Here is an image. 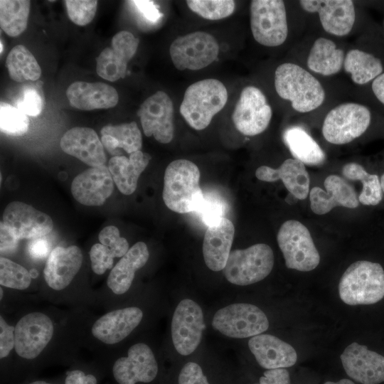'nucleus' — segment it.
<instances>
[{"mask_svg": "<svg viewBox=\"0 0 384 384\" xmlns=\"http://www.w3.org/2000/svg\"><path fill=\"white\" fill-rule=\"evenodd\" d=\"M200 176L198 166L186 159H177L167 166L162 196L169 209L181 214L197 210L204 198Z\"/></svg>", "mask_w": 384, "mask_h": 384, "instance_id": "f257e3e1", "label": "nucleus"}, {"mask_svg": "<svg viewBox=\"0 0 384 384\" xmlns=\"http://www.w3.org/2000/svg\"><path fill=\"white\" fill-rule=\"evenodd\" d=\"M274 87L278 95L290 101L293 109L304 113L320 107L325 91L319 81L301 66L285 63L274 73Z\"/></svg>", "mask_w": 384, "mask_h": 384, "instance_id": "f03ea898", "label": "nucleus"}, {"mask_svg": "<svg viewBox=\"0 0 384 384\" xmlns=\"http://www.w3.org/2000/svg\"><path fill=\"white\" fill-rule=\"evenodd\" d=\"M341 299L348 305L373 304L384 297V270L377 263L359 260L351 264L338 284Z\"/></svg>", "mask_w": 384, "mask_h": 384, "instance_id": "7ed1b4c3", "label": "nucleus"}, {"mask_svg": "<svg viewBox=\"0 0 384 384\" xmlns=\"http://www.w3.org/2000/svg\"><path fill=\"white\" fill-rule=\"evenodd\" d=\"M228 100L225 85L216 79L202 80L191 84L185 91L180 113L194 129L202 130L210 123Z\"/></svg>", "mask_w": 384, "mask_h": 384, "instance_id": "20e7f679", "label": "nucleus"}, {"mask_svg": "<svg viewBox=\"0 0 384 384\" xmlns=\"http://www.w3.org/2000/svg\"><path fill=\"white\" fill-rule=\"evenodd\" d=\"M274 265V254L267 244L257 243L246 249L231 251L223 270L226 279L245 286L265 279Z\"/></svg>", "mask_w": 384, "mask_h": 384, "instance_id": "39448f33", "label": "nucleus"}, {"mask_svg": "<svg viewBox=\"0 0 384 384\" xmlns=\"http://www.w3.org/2000/svg\"><path fill=\"white\" fill-rule=\"evenodd\" d=\"M277 240L287 268L309 272L319 265V253L309 230L299 221H285L278 231Z\"/></svg>", "mask_w": 384, "mask_h": 384, "instance_id": "423d86ee", "label": "nucleus"}, {"mask_svg": "<svg viewBox=\"0 0 384 384\" xmlns=\"http://www.w3.org/2000/svg\"><path fill=\"white\" fill-rule=\"evenodd\" d=\"M250 28L260 44L276 47L288 36L285 5L281 0H254L250 3Z\"/></svg>", "mask_w": 384, "mask_h": 384, "instance_id": "0eeeda50", "label": "nucleus"}, {"mask_svg": "<svg viewBox=\"0 0 384 384\" xmlns=\"http://www.w3.org/2000/svg\"><path fill=\"white\" fill-rule=\"evenodd\" d=\"M370 119V112L366 106L343 103L328 112L323 122L322 134L331 144H348L366 131Z\"/></svg>", "mask_w": 384, "mask_h": 384, "instance_id": "6e6552de", "label": "nucleus"}, {"mask_svg": "<svg viewBox=\"0 0 384 384\" xmlns=\"http://www.w3.org/2000/svg\"><path fill=\"white\" fill-rule=\"evenodd\" d=\"M212 326L226 336L244 338L265 331L269 321L257 306L235 303L219 309L213 316Z\"/></svg>", "mask_w": 384, "mask_h": 384, "instance_id": "1a4fd4ad", "label": "nucleus"}, {"mask_svg": "<svg viewBox=\"0 0 384 384\" xmlns=\"http://www.w3.org/2000/svg\"><path fill=\"white\" fill-rule=\"evenodd\" d=\"M169 53L178 70H198L217 58L219 46L210 34L196 31L176 38L170 46Z\"/></svg>", "mask_w": 384, "mask_h": 384, "instance_id": "9d476101", "label": "nucleus"}, {"mask_svg": "<svg viewBox=\"0 0 384 384\" xmlns=\"http://www.w3.org/2000/svg\"><path fill=\"white\" fill-rule=\"evenodd\" d=\"M272 115V108L263 92L255 86H247L241 91L232 119L240 133L255 136L267 128Z\"/></svg>", "mask_w": 384, "mask_h": 384, "instance_id": "9b49d317", "label": "nucleus"}, {"mask_svg": "<svg viewBox=\"0 0 384 384\" xmlns=\"http://www.w3.org/2000/svg\"><path fill=\"white\" fill-rule=\"evenodd\" d=\"M205 329L203 313L193 300L185 299L177 305L171 321V337L178 353L188 356L201 343Z\"/></svg>", "mask_w": 384, "mask_h": 384, "instance_id": "f8f14e48", "label": "nucleus"}, {"mask_svg": "<svg viewBox=\"0 0 384 384\" xmlns=\"http://www.w3.org/2000/svg\"><path fill=\"white\" fill-rule=\"evenodd\" d=\"M54 326L51 319L41 312L23 316L15 326V351L21 358H37L51 340Z\"/></svg>", "mask_w": 384, "mask_h": 384, "instance_id": "ddd939ff", "label": "nucleus"}, {"mask_svg": "<svg viewBox=\"0 0 384 384\" xmlns=\"http://www.w3.org/2000/svg\"><path fill=\"white\" fill-rule=\"evenodd\" d=\"M1 223L18 240L41 238L53 228L48 215L20 201H13L6 206Z\"/></svg>", "mask_w": 384, "mask_h": 384, "instance_id": "4468645a", "label": "nucleus"}, {"mask_svg": "<svg viewBox=\"0 0 384 384\" xmlns=\"http://www.w3.org/2000/svg\"><path fill=\"white\" fill-rule=\"evenodd\" d=\"M157 373L155 356L144 343L132 346L127 356L117 359L112 367V375L117 384L149 383Z\"/></svg>", "mask_w": 384, "mask_h": 384, "instance_id": "2eb2a0df", "label": "nucleus"}, {"mask_svg": "<svg viewBox=\"0 0 384 384\" xmlns=\"http://www.w3.org/2000/svg\"><path fill=\"white\" fill-rule=\"evenodd\" d=\"M137 114L146 137L153 136L161 144H168L173 139L174 105L166 92L159 91L146 99Z\"/></svg>", "mask_w": 384, "mask_h": 384, "instance_id": "dca6fc26", "label": "nucleus"}, {"mask_svg": "<svg viewBox=\"0 0 384 384\" xmlns=\"http://www.w3.org/2000/svg\"><path fill=\"white\" fill-rule=\"evenodd\" d=\"M341 361L346 374L361 384L384 382V356L366 346L351 343L341 355Z\"/></svg>", "mask_w": 384, "mask_h": 384, "instance_id": "f3484780", "label": "nucleus"}, {"mask_svg": "<svg viewBox=\"0 0 384 384\" xmlns=\"http://www.w3.org/2000/svg\"><path fill=\"white\" fill-rule=\"evenodd\" d=\"M139 39L127 31L115 34L111 47L104 48L97 58V74L108 81L114 82L124 78L128 62L134 55Z\"/></svg>", "mask_w": 384, "mask_h": 384, "instance_id": "a211bd4d", "label": "nucleus"}, {"mask_svg": "<svg viewBox=\"0 0 384 384\" xmlns=\"http://www.w3.org/2000/svg\"><path fill=\"white\" fill-rule=\"evenodd\" d=\"M299 4L307 12L318 13L322 28L330 34L343 36L353 28L356 11L351 0H302Z\"/></svg>", "mask_w": 384, "mask_h": 384, "instance_id": "6ab92c4d", "label": "nucleus"}, {"mask_svg": "<svg viewBox=\"0 0 384 384\" xmlns=\"http://www.w3.org/2000/svg\"><path fill=\"white\" fill-rule=\"evenodd\" d=\"M113 182L109 168L104 165L91 167L75 177L71 193L81 204L99 206L112 193Z\"/></svg>", "mask_w": 384, "mask_h": 384, "instance_id": "aec40b11", "label": "nucleus"}, {"mask_svg": "<svg viewBox=\"0 0 384 384\" xmlns=\"http://www.w3.org/2000/svg\"><path fill=\"white\" fill-rule=\"evenodd\" d=\"M324 185L326 191L315 186L309 192L310 207L314 213L324 215L336 206L348 208L358 206L356 192L343 178L330 175L324 180Z\"/></svg>", "mask_w": 384, "mask_h": 384, "instance_id": "412c9836", "label": "nucleus"}, {"mask_svg": "<svg viewBox=\"0 0 384 384\" xmlns=\"http://www.w3.org/2000/svg\"><path fill=\"white\" fill-rule=\"evenodd\" d=\"M142 311L136 306L110 311L95 321L92 334L106 344H115L128 336L140 324Z\"/></svg>", "mask_w": 384, "mask_h": 384, "instance_id": "4be33fe9", "label": "nucleus"}, {"mask_svg": "<svg viewBox=\"0 0 384 384\" xmlns=\"http://www.w3.org/2000/svg\"><path fill=\"white\" fill-rule=\"evenodd\" d=\"M82 253L76 245L57 247L48 255L43 275L47 284L55 290L67 287L80 270Z\"/></svg>", "mask_w": 384, "mask_h": 384, "instance_id": "5701e85b", "label": "nucleus"}, {"mask_svg": "<svg viewBox=\"0 0 384 384\" xmlns=\"http://www.w3.org/2000/svg\"><path fill=\"white\" fill-rule=\"evenodd\" d=\"M61 149L91 167L104 165L107 158L104 146L96 132L89 127H73L60 141Z\"/></svg>", "mask_w": 384, "mask_h": 384, "instance_id": "b1692460", "label": "nucleus"}, {"mask_svg": "<svg viewBox=\"0 0 384 384\" xmlns=\"http://www.w3.org/2000/svg\"><path fill=\"white\" fill-rule=\"evenodd\" d=\"M234 235V225L225 217L208 226L203 238V255L210 270H223L231 252Z\"/></svg>", "mask_w": 384, "mask_h": 384, "instance_id": "393cba45", "label": "nucleus"}, {"mask_svg": "<svg viewBox=\"0 0 384 384\" xmlns=\"http://www.w3.org/2000/svg\"><path fill=\"white\" fill-rule=\"evenodd\" d=\"M248 346L259 365L267 370L291 367L297 360L294 348L273 335L254 336Z\"/></svg>", "mask_w": 384, "mask_h": 384, "instance_id": "a878e982", "label": "nucleus"}, {"mask_svg": "<svg viewBox=\"0 0 384 384\" xmlns=\"http://www.w3.org/2000/svg\"><path fill=\"white\" fill-rule=\"evenodd\" d=\"M262 181L282 180L288 191L298 200L305 199L309 192V176L304 164L296 159H286L277 169L261 166L255 171Z\"/></svg>", "mask_w": 384, "mask_h": 384, "instance_id": "bb28decb", "label": "nucleus"}, {"mask_svg": "<svg viewBox=\"0 0 384 384\" xmlns=\"http://www.w3.org/2000/svg\"><path fill=\"white\" fill-rule=\"evenodd\" d=\"M66 96L72 107L81 110L111 108L119 100L117 90L101 82H74L68 87Z\"/></svg>", "mask_w": 384, "mask_h": 384, "instance_id": "cd10ccee", "label": "nucleus"}, {"mask_svg": "<svg viewBox=\"0 0 384 384\" xmlns=\"http://www.w3.org/2000/svg\"><path fill=\"white\" fill-rule=\"evenodd\" d=\"M149 252L146 245L138 242L131 247L112 269L107 284L115 294H122L129 290L135 272L147 262Z\"/></svg>", "mask_w": 384, "mask_h": 384, "instance_id": "c85d7f7f", "label": "nucleus"}, {"mask_svg": "<svg viewBox=\"0 0 384 384\" xmlns=\"http://www.w3.org/2000/svg\"><path fill=\"white\" fill-rule=\"evenodd\" d=\"M151 156L142 151L124 156H113L109 161L108 168L114 183L119 191L124 195L133 193L137 186L140 174L144 171Z\"/></svg>", "mask_w": 384, "mask_h": 384, "instance_id": "c756f323", "label": "nucleus"}, {"mask_svg": "<svg viewBox=\"0 0 384 384\" xmlns=\"http://www.w3.org/2000/svg\"><path fill=\"white\" fill-rule=\"evenodd\" d=\"M345 55L334 41L326 38H317L307 58V66L311 71L324 76L338 73L343 66Z\"/></svg>", "mask_w": 384, "mask_h": 384, "instance_id": "7c9ffc66", "label": "nucleus"}, {"mask_svg": "<svg viewBox=\"0 0 384 384\" xmlns=\"http://www.w3.org/2000/svg\"><path fill=\"white\" fill-rule=\"evenodd\" d=\"M283 140L294 159L309 166L321 165L326 155L317 142L302 127L287 128Z\"/></svg>", "mask_w": 384, "mask_h": 384, "instance_id": "2f4dec72", "label": "nucleus"}, {"mask_svg": "<svg viewBox=\"0 0 384 384\" xmlns=\"http://www.w3.org/2000/svg\"><path fill=\"white\" fill-rule=\"evenodd\" d=\"M343 68L358 85H364L374 80L382 74L383 69L379 58L358 49L350 50L346 53Z\"/></svg>", "mask_w": 384, "mask_h": 384, "instance_id": "473e14b6", "label": "nucleus"}, {"mask_svg": "<svg viewBox=\"0 0 384 384\" xmlns=\"http://www.w3.org/2000/svg\"><path fill=\"white\" fill-rule=\"evenodd\" d=\"M6 67L10 78L16 82L37 80L41 69L33 55L23 45H17L9 52Z\"/></svg>", "mask_w": 384, "mask_h": 384, "instance_id": "72a5a7b5", "label": "nucleus"}, {"mask_svg": "<svg viewBox=\"0 0 384 384\" xmlns=\"http://www.w3.org/2000/svg\"><path fill=\"white\" fill-rule=\"evenodd\" d=\"M31 2L28 0H1V28L9 36L16 37L27 26Z\"/></svg>", "mask_w": 384, "mask_h": 384, "instance_id": "f704fd0d", "label": "nucleus"}, {"mask_svg": "<svg viewBox=\"0 0 384 384\" xmlns=\"http://www.w3.org/2000/svg\"><path fill=\"white\" fill-rule=\"evenodd\" d=\"M342 173L346 178L362 183L363 188L358 196L359 203L366 206H376L381 201L383 191L378 175L368 174L361 165L356 163L344 165Z\"/></svg>", "mask_w": 384, "mask_h": 384, "instance_id": "c9c22d12", "label": "nucleus"}, {"mask_svg": "<svg viewBox=\"0 0 384 384\" xmlns=\"http://www.w3.org/2000/svg\"><path fill=\"white\" fill-rule=\"evenodd\" d=\"M101 134H109L114 137L118 142L119 149H123L129 154L142 148V134L134 122L117 126H105L101 129Z\"/></svg>", "mask_w": 384, "mask_h": 384, "instance_id": "e433bc0d", "label": "nucleus"}, {"mask_svg": "<svg viewBox=\"0 0 384 384\" xmlns=\"http://www.w3.org/2000/svg\"><path fill=\"white\" fill-rule=\"evenodd\" d=\"M31 275L22 265L12 260L1 257L0 258V284L1 285L23 290L27 289L31 282Z\"/></svg>", "mask_w": 384, "mask_h": 384, "instance_id": "4c0bfd02", "label": "nucleus"}, {"mask_svg": "<svg viewBox=\"0 0 384 384\" xmlns=\"http://www.w3.org/2000/svg\"><path fill=\"white\" fill-rule=\"evenodd\" d=\"M29 119L24 112L6 102L0 105L1 132L11 136L23 135L28 130Z\"/></svg>", "mask_w": 384, "mask_h": 384, "instance_id": "58836bf2", "label": "nucleus"}, {"mask_svg": "<svg viewBox=\"0 0 384 384\" xmlns=\"http://www.w3.org/2000/svg\"><path fill=\"white\" fill-rule=\"evenodd\" d=\"M188 8L200 16L208 20H219L230 16L235 4L231 0H188Z\"/></svg>", "mask_w": 384, "mask_h": 384, "instance_id": "ea45409f", "label": "nucleus"}, {"mask_svg": "<svg viewBox=\"0 0 384 384\" xmlns=\"http://www.w3.org/2000/svg\"><path fill=\"white\" fill-rule=\"evenodd\" d=\"M227 208L225 201L220 196L214 193H206L204 194L203 200L196 213L208 227L225 218Z\"/></svg>", "mask_w": 384, "mask_h": 384, "instance_id": "a19ab883", "label": "nucleus"}, {"mask_svg": "<svg viewBox=\"0 0 384 384\" xmlns=\"http://www.w3.org/2000/svg\"><path fill=\"white\" fill-rule=\"evenodd\" d=\"M65 4L69 18L78 26L91 22L97 6V1L94 0H66Z\"/></svg>", "mask_w": 384, "mask_h": 384, "instance_id": "79ce46f5", "label": "nucleus"}, {"mask_svg": "<svg viewBox=\"0 0 384 384\" xmlns=\"http://www.w3.org/2000/svg\"><path fill=\"white\" fill-rule=\"evenodd\" d=\"M99 240L112 252L114 257H122L129 250L127 240L120 236L118 228L114 225L104 228L99 234Z\"/></svg>", "mask_w": 384, "mask_h": 384, "instance_id": "37998d69", "label": "nucleus"}, {"mask_svg": "<svg viewBox=\"0 0 384 384\" xmlns=\"http://www.w3.org/2000/svg\"><path fill=\"white\" fill-rule=\"evenodd\" d=\"M16 105V107L26 114L35 117L43 110V99L36 87H25Z\"/></svg>", "mask_w": 384, "mask_h": 384, "instance_id": "c03bdc74", "label": "nucleus"}, {"mask_svg": "<svg viewBox=\"0 0 384 384\" xmlns=\"http://www.w3.org/2000/svg\"><path fill=\"white\" fill-rule=\"evenodd\" d=\"M90 257L92 270L97 274H102L112 267L114 256L111 251L101 243H96L92 246Z\"/></svg>", "mask_w": 384, "mask_h": 384, "instance_id": "a18cd8bd", "label": "nucleus"}, {"mask_svg": "<svg viewBox=\"0 0 384 384\" xmlns=\"http://www.w3.org/2000/svg\"><path fill=\"white\" fill-rule=\"evenodd\" d=\"M178 384H210L201 366L194 363H186L178 375Z\"/></svg>", "mask_w": 384, "mask_h": 384, "instance_id": "49530a36", "label": "nucleus"}, {"mask_svg": "<svg viewBox=\"0 0 384 384\" xmlns=\"http://www.w3.org/2000/svg\"><path fill=\"white\" fill-rule=\"evenodd\" d=\"M15 327L9 325L0 316V358H4L9 356L11 351L15 347Z\"/></svg>", "mask_w": 384, "mask_h": 384, "instance_id": "de8ad7c7", "label": "nucleus"}, {"mask_svg": "<svg viewBox=\"0 0 384 384\" xmlns=\"http://www.w3.org/2000/svg\"><path fill=\"white\" fill-rule=\"evenodd\" d=\"M260 384H290L289 372L285 368L267 370L260 378Z\"/></svg>", "mask_w": 384, "mask_h": 384, "instance_id": "09e8293b", "label": "nucleus"}, {"mask_svg": "<svg viewBox=\"0 0 384 384\" xmlns=\"http://www.w3.org/2000/svg\"><path fill=\"white\" fill-rule=\"evenodd\" d=\"M137 10L143 15L145 19L156 23L161 18V14L159 12L156 6L153 1H132Z\"/></svg>", "mask_w": 384, "mask_h": 384, "instance_id": "8fccbe9b", "label": "nucleus"}, {"mask_svg": "<svg viewBox=\"0 0 384 384\" xmlns=\"http://www.w3.org/2000/svg\"><path fill=\"white\" fill-rule=\"evenodd\" d=\"M96 376L92 373H85L80 369H74L66 374L64 384H97Z\"/></svg>", "mask_w": 384, "mask_h": 384, "instance_id": "3c124183", "label": "nucleus"}, {"mask_svg": "<svg viewBox=\"0 0 384 384\" xmlns=\"http://www.w3.org/2000/svg\"><path fill=\"white\" fill-rule=\"evenodd\" d=\"M28 250L33 258L43 259L49 254L50 244L41 238H35L28 244Z\"/></svg>", "mask_w": 384, "mask_h": 384, "instance_id": "603ef678", "label": "nucleus"}, {"mask_svg": "<svg viewBox=\"0 0 384 384\" xmlns=\"http://www.w3.org/2000/svg\"><path fill=\"white\" fill-rule=\"evenodd\" d=\"M1 252H9L14 250L16 247L18 240L14 238L5 226L1 223Z\"/></svg>", "mask_w": 384, "mask_h": 384, "instance_id": "864d4df0", "label": "nucleus"}, {"mask_svg": "<svg viewBox=\"0 0 384 384\" xmlns=\"http://www.w3.org/2000/svg\"><path fill=\"white\" fill-rule=\"evenodd\" d=\"M101 142L105 149L114 156H120L121 151L119 149L117 140L111 135H102Z\"/></svg>", "mask_w": 384, "mask_h": 384, "instance_id": "5fc2aeb1", "label": "nucleus"}, {"mask_svg": "<svg viewBox=\"0 0 384 384\" xmlns=\"http://www.w3.org/2000/svg\"><path fill=\"white\" fill-rule=\"evenodd\" d=\"M372 90L378 100L384 105V73L373 80Z\"/></svg>", "mask_w": 384, "mask_h": 384, "instance_id": "6e6d98bb", "label": "nucleus"}, {"mask_svg": "<svg viewBox=\"0 0 384 384\" xmlns=\"http://www.w3.org/2000/svg\"><path fill=\"white\" fill-rule=\"evenodd\" d=\"M324 384H355V383L349 379L344 378L337 382L328 381V382H326Z\"/></svg>", "mask_w": 384, "mask_h": 384, "instance_id": "4d7b16f0", "label": "nucleus"}, {"mask_svg": "<svg viewBox=\"0 0 384 384\" xmlns=\"http://www.w3.org/2000/svg\"><path fill=\"white\" fill-rule=\"evenodd\" d=\"M27 384H53L51 383H49L48 381H46V380H34V381H31Z\"/></svg>", "mask_w": 384, "mask_h": 384, "instance_id": "13d9d810", "label": "nucleus"}, {"mask_svg": "<svg viewBox=\"0 0 384 384\" xmlns=\"http://www.w3.org/2000/svg\"><path fill=\"white\" fill-rule=\"evenodd\" d=\"M380 181L382 191L384 192V173L382 174Z\"/></svg>", "mask_w": 384, "mask_h": 384, "instance_id": "bf43d9fd", "label": "nucleus"}, {"mask_svg": "<svg viewBox=\"0 0 384 384\" xmlns=\"http://www.w3.org/2000/svg\"><path fill=\"white\" fill-rule=\"evenodd\" d=\"M30 274L31 275L32 277H36L37 276V272L36 270H32L31 272H30Z\"/></svg>", "mask_w": 384, "mask_h": 384, "instance_id": "052dcab7", "label": "nucleus"}, {"mask_svg": "<svg viewBox=\"0 0 384 384\" xmlns=\"http://www.w3.org/2000/svg\"><path fill=\"white\" fill-rule=\"evenodd\" d=\"M0 291H1V295H0V297H1V299H2V297H3V289L2 288L0 289Z\"/></svg>", "mask_w": 384, "mask_h": 384, "instance_id": "680f3d73", "label": "nucleus"}, {"mask_svg": "<svg viewBox=\"0 0 384 384\" xmlns=\"http://www.w3.org/2000/svg\"><path fill=\"white\" fill-rule=\"evenodd\" d=\"M0 44H1V53H2V50H3V48H2V43L1 42Z\"/></svg>", "mask_w": 384, "mask_h": 384, "instance_id": "e2e57ef3", "label": "nucleus"}]
</instances>
